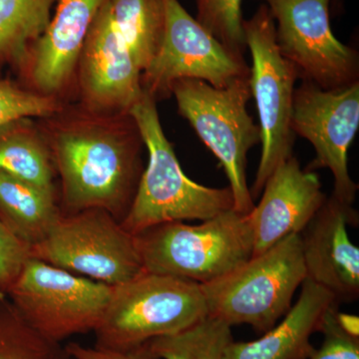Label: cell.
<instances>
[{
	"instance_id": "cell-1",
	"label": "cell",
	"mask_w": 359,
	"mask_h": 359,
	"mask_svg": "<svg viewBox=\"0 0 359 359\" xmlns=\"http://www.w3.org/2000/svg\"><path fill=\"white\" fill-rule=\"evenodd\" d=\"M37 124L60 178L62 215L102 209L121 223L144 172L145 144L133 116L65 103Z\"/></svg>"
},
{
	"instance_id": "cell-2",
	"label": "cell",
	"mask_w": 359,
	"mask_h": 359,
	"mask_svg": "<svg viewBox=\"0 0 359 359\" xmlns=\"http://www.w3.org/2000/svg\"><path fill=\"white\" fill-rule=\"evenodd\" d=\"M156 103L143 91L130 110L149 154L148 166L142 174L133 203L120 223L134 236L157 224L205 221L233 209L229 187L210 188L184 173L173 146L163 131Z\"/></svg>"
},
{
	"instance_id": "cell-3",
	"label": "cell",
	"mask_w": 359,
	"mask_h": 359,
	"mask_svg": "<svg viewBox=\"0 0 359 359\" xmlns=\"http://www.w3.org/2000/svg\"><path fill=\"white\" fill-rule=\"evenodd\" d=\"M136 237L144 269L205 285L249 261L254 238L247 215L228 210L189 224L170 222Z\"/></svg>"
},
{
	"instance_id": "cell-4",
	"label": "cell",
	"mask_w": 359,
	"mask_h": 359,
	"mask_svg": "<svg viewBox=\"0 0 359 359\" xmlns=\"http://www.w3.org/2000/svg\"><path fill=\"white\" fill-rule=\"evenodd\" d=\"M208 316L201 285L177 276L144 271L112 287L94 330L99 348L125 351L182 332Z\"/></svg>"
},
{
	"instance_id": "cell-5",
	"label": "cell",
	"mask_w": 359,
	"mask_h": 359,
	"mask_svg": "<svg viewBox=\"0 0 359 359\" xmlns=\"http://www.w3.org/2000/svg\"><path fill=\"white\" fill-rule=\"evenodd\" d=\"M304 280L301 235L294 233L201 287L208 316L264 334L292 308Z\"/></svg>"
},
{
	"instance_id": "cell-6",
	"label": "cell",
	"mask_w": 359,
	"mask_h": 359,
	"mask_svg": "<svg viewBox=\"0 0 359 359\" xmlns=\"http://www.w3.org/2000/svg\"><path fill=\"white\" fill-rule=\"evenodd\" d=\"M179 114L190 123L203 143L218 158L229 180L233 210L248 215L255 202L247 180V156L261 144V130L247 109L252 98L250 77L224 88L197 79H181L172 86Z\"/></svg>"
},
{
	"instance_id": "cell-7",
	"label": "cell",
	"mask_w": 359,
	"mask_h": 359,
	"mask_svg": "<svg viewBox=\"0 0 359 359\" xmlns=\"http://www.w3.org/2000/svg\"><path fill=\"white\" fill-rule=\"evenodd\" d=\"M243 26L252 53L250 86L261 130V159L250 189L255 199L278 165L292 156L295 139L292 129V105L295 82L299 76L294 65L278 49L276 22L266 4H262Z\"/></svg>"
},
{
	"instance_id": "cell-8",
	"label": "cell",
	"mask_w": 359,
	"mask_h": 359,
	"mask_svg": "<svg viewBox=\"0 0 359 359\" xmlns=\"http://www.w3.org/2000/svg\"><path fill=\"white\" fill-rule=\"evenodd\" d=\"M30 257L111 287L145 271L136 237L102 209L61 215Z\"/></svg>"
},
{
	"instance_id": "cell-9",
	"label": "cell",
	"mask_w": 359,
	"mask_h": 359,
	"mask_svg": "<svg viewBox=\"0 0 359 359\" xmlns=\"http://www.w3.org/2000/svg\"><path fill=\"white\" fill-rule=\"evenodd\" d=\"M112 287L29 257L6 297L40 334L62 342L94 332Z\"/></svg>"
},
{
	"instance_id": "cell-10",
	"label": "cell",
	"mask_w": 359,
	"mask_h": 359,
	"mask_svg": "<svg viewBox=\"0 0 359 359\" xmlns=\"http://www.w3.org/2000/svg\"><path fill=\"white\" fill-rule=\"evenodd\" d=\"M166 27L154 60L141 73V86L157 100L171 96L181 79H197L224 88L241 78H249L245 56L224 46L182 6L179 0H164Z\"/></svg>"
},
{
	"instance_id": "cell-11",
	"label": "cell",
	"mask_w": 359,
	"mask_h": 359,
	"mask_svg": "<svg viewBox=\"0 0 359 359\" xmlns=\"http://www.w3.org/2000/svg\"><path fill=\"white\" fill-rule=\"evenodd\" d=\"M276 22L278 49L302 80L323 89L359 81L358 52L335 37L330 25L332 0H262Z\"/></svg>"
},
{
	"instance_id": "cell-12",
	"label": "cell",
	"mask_w": 359,
	"mask_h": 359,
	"mask_svg": "<svg viewBox=\"0 0 359 359\" xmlns=\"http://www.w3.org/2000/svg\"><path fill=\"white\" fill-rule=\"evenodd\" d=\"M359 128V81L327 90L302 80L294 90L292 129L311 142L316 158L306 169H328L334 175L332 195L353 205L358 185L348 171V150Z\"/></svg>"
},
{
	"instance_id": "cell-13",
	"label": "cell",
	"mask_w": 359,
	"mask_h": 359,
	"mask_svg": "<svg viewBox=\"0 0 359 359\" xmlns=\"http://www.w3.org/2000/svg\"><path fill=\"white\" fill-rule=\"evenodd\" d=\"M75 90L81 107L102 114L130 113L143 94L140 70L113 25L105 0L82 47Z\"/></svg>"
},
{
	"instance_id": "cell-14",
	"label": "cell",
	"mask_w": 359,
	"mask_h": 359,
	"mask_svg": "<svg viewBox=\"0 0 359 359\" xmlns=\"http://www.w3.org/2000/svg\"><path fill=\"white\" fill-rule=\"evenodd\" d=\"M104 0H57L43 34L14 68L25 88L66 102L75 89L78 60Z\"/></svg>"
},
{
	"instance_id": "cell-15",
	"label": "cell",
	"mask_w": 359,
	"mask_h": 359,
	"mask_svg": "<svg viewBox=\"0 0 359 359\" xmlns=\"http://www.w3.org/2000/svg\"><path fill=\"white\" fill-rule=\"evenodd\" d=\"M358 224L353 205L332 195L299 233L306 280L328 290L339 304L359 297V249L348 235V226Z\"/></svg>"
},
{
	"instance_id": "cell-16",
	"label": "cell",
	"mask_w": 359,
	"mask_h": 359,
	"mask_svg": "<svg viewBox=\"0 0 359 359\" xmlns=\"http://www.w3.org/2000/svg\"><path fill=\"white\" fill-rule=\"evenodd\" d=\"M262 192L259 205L247 215L254 238L252 257L299 235L327 200L318 174L302 169L294 156L278 165Z\"/></svg>"
},
{
	"instance_id": "cell-17",
	"label": "cell",
	"mask_w": 359,
	"mask_h": 359,
	"mask_svg": "<svg viewBox=\"0 0 359 359\" xmlns=\"http://www.w3.org/2000/svg\"><path fill=\"white\" fill-rule=\"evenodd\" d=\"M335 304L334 295L306 278L299 299L280 323L259 339L231 342L224 359H309L316 349L311 335L320 332L325 314Z\"/></svg>"
},
{
	"instance_id": "cell-18",
	"label": "cell",
	"mask_w": 359,
	"mask_h": 359,
	"mask_svg": "<svg viewBox=\"0 0 359 359\" xmlns=\"http://www.w3.org/2000/svg\"><path fill=\"white\" fill-rule=\"evenodd\" d=\"M61 215L58 195L0 171V223L28 249L46 238Z\"/></svg>"
},
{
	"instance_id": "cell-19",
	"label": "cell",
	"mask_w": 359,
	"mask_h": 359,
	"mask_svg": "<svg viewBox=\"0 0 359 359\" xmlns=\"http://www.w3.org/2000/svg\"><path fill=\"white\" fill-rule=\"evenodd\" d=\"M0 171L57 195L56 170L43 134L32 118L0 126Z\"/></svg>"
},
{
	"instance_id": "cell-20",
	"label": "cell",
	"mask_w": 359,
	"mask_h": 359,
	"mask_svg": "<svg viewBox=\"0 0 359 359\" xmlns=\"http://www.w3.org/2000/svg\"><path fill=\"white\" fill-rule=\"evenodd\" d=\"M118 34L143 72L162 46L166 27L164 0H105Z\"/></svg>"
},
{
	"instance_id": "cell-21",
	"label": "cell",
	"mask_w": 359,
	"mask_h": 359,
	"mask_svg": "<svg viewBox=\"0 0 359 359\" xmlns=\"http://www.w3.org/2000/svg\"><path fill=\"white\" fill-rule=\"evenodd\" d=\"M57 0H0V78L18 67L46 30Z\"/></svg>"
},
{
	"instance_id": "cell-22",
	"label": "cell",
	"mask_w": 359,
	"mask_h": 359,
	"mask_svg": "<svg viewBox=\"0 0 359 359\" xmlns=\"http://www.w3.org/2000/svg\"><path fill=\"white\" fill-rule=\"evenodd\" d=\"M233 341L231 325L208 316L192 327L148 344L159 359H224Z\"/></svg>"
},
{
	"instance_id": "cell-23",
	"label": "cell",
	"mask_w": 359,
	"mask_h": 359,
	"mask_svg": "<svg viewBox=\"0 0 359 359\" xmlns=\"http://www.w3.org/2000/svg\"><path fill=\"white\" fill-rule=\"evenodd\" d=\"M0 359H71L65 346L40 334L0 295Z\"/></svg>"
},
{
	"instance_id": "cell-24",
	"label": "cell",
	"mask_w": 359,
	"mask_h": 359,
	"mask_svg": "<svg viewBox=\"0 0 359 359\" xmlns=\"http://www.w3.org/2000/svg\"><path fill=\"white\" fill-rule=\"evenodd\" d=\"M243 0H196V20L226 48L244 56L248 49L242 13Z\"/></svg>"
},
{
	"instance_id": "cell-25",
	"label": "cell",
	"mask_w": 359,
	"mask_h": 359,
	"mask_svg": "<svg viewBox=\"0 0 359 359\" xmlns=\"http://www.w3.org/2000/svg\"><path fill=\"white\" fill-rule=\"evenodd\" d=\"M65 103L25 88L18 80L0 78V126L20 118L48 117Z\"/></svg>"
},
{
	"instance_id": "cell-26",
	"label": "cell",
	"mask_w": 359,
	"mask_h": 359,
	"mask_svg": "<svg viewBox=\"0 0 359 359\" xmlns=\"http://www.w3.org/2000/svg\"><path fill=\"white\" fill-rule=\"evenodd\" d=\"M339 304L328 309L320 332L323 344L309 359H359V337L346 334L337 323L335 313Z\"/></svg>"
},
{
	"instance_id": "cell-27",
	"label": "cell",
	"mask_w": 359,
	"mask_h": 359,
	"mask_svg": "<svg viewBox=\"0 0 359 359\" xmlns=\"http://www.w3.org/2000/svg\"><path fill=\"white\" fill-rule=\"evenodd\" d=\"M29 257L30 250L0 223V295L6 297Z\"/></svg>"
},
{
	"instance_id": "cell-28",
	"label": "cell",
	"mask_w": 359,
	"mask_h": 359,
	"mask_svg": "<svg viewBox=\"0 0 359 359\" xmlns=\"http://www.w3.org/2000/svg\"><path fill=\"white\" fill-rule=\"evenodd\" d=\"M71 359H159L149 346L148 342L125 351L84 346L78 342L66 344Z\"/></svg>"
},
{
	"instance_id": "cell-29",
	"label": "cell",
	"mask_w": 359,
	"mask_h": 359,
	"mask_svg": "<svg viewBox=\"0 0 359 359\" xmlns=\"http://www.w3.org/2000/svg\"><path fill=\"white\" fill-rule=\"evenodd\" d=\"M337 323L339 327L346 332V334L353 335V337H359V318L358 316L353 314L340 313L339 309L335 313Z\"/></svg>"
}]
</instances>
